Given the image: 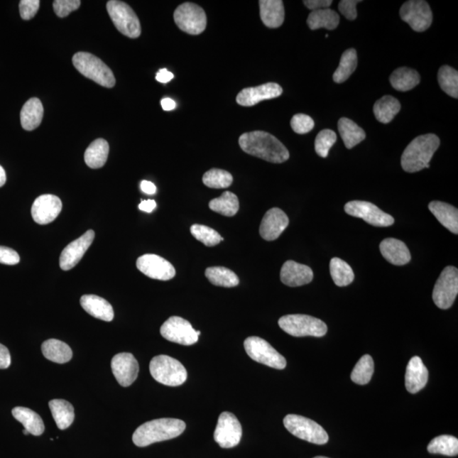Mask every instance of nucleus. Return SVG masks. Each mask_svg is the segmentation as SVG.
<instances>
[{"mask_svg":"<svg viewBox=\"0 0 458 458\" xmlns=\"http://www.w3.org/2000/svg\"><path fill=\"white\" fill-rule=\"evenodd\" d=\"M239 146L247 154L272 163H283L290 158V152L273 135L263 131L243 133Z\"/></svg>","mask_w":458,"mask_h":458,"instance_id":"1","label":"nucleus"},{"mask_svg":"<svg viewBox=\"0 0 458 458\" xmlns=\"http://www.w3.org/2000/svg\"><path fill=\"white\" fill-rule=\"evenodd\" d=\"M186 424L177 418H159L145 422L135 430L133 442L138 447L178 437L185 432Z\"/></svg>","mask_w":458,"mask_h":458,"instance_id":"2","label":"nucleus"},{"mask_svg":"<svg viewBox=\"0 0 458 458\" xmlns=\"http://www.w3.org/2000/svg\"><path fill=\"white\" fill-rule=\"evenodd\" d=\"M440 138L433 133L421 135L409 143L401 156V167L413 173L430 168V161L440 147Z\"/></svg>","mask_w":458,"mask_h":458,"instance_id":"3","label":"nucleus"},{"mask_svg":"<svg viewBox=\"0 0 458 458\" xmlns=\"http://www.w3.org/2000/svg\"><path fill=\"white\" fill-rule=\"evenodd\" d=\"M74 67L89 80L106 88H113L116 78L110 67L95 55L86 52H78L72 58Z\"/></svg>","mask_w":458,"mask_h":458,"instance_id":"4","label":"nucleus"},{"mask_svg":"<svg viewBox=\"0 0 458 458\" xmlns=\"http://www.w3.org/2000/svg\"><path fill=\"white\" fill-rule=\"evenodd\" d=\"M150 371L157 382L168 386H180L187 376V370L180 361L165 355L155 356L151 361Z\"/></svg>","mask_w":458,"mask_h":458,"instance_id":"5","label":"nucleus"},{"mask_svg":"<svg viewBox=\"0 0 458 458\" xmlns=\"http://www.w3.org/2000/svg\"><path fill=\"white\" fill-rule=\"evenodd\" d=\"M278 325L285 333L294 337H322L328 332V327L325 322L302 314L283 316L278 320Z\"/></svg>","mask_w":458,"mask_h":458,"instance_id":"6","label":"nucleus"},{"mask_svg":"<svg viewBox=\"0 0 458 458\" xmlns=\"http://www.w3.org/2000/svg\"><path fill=\"white\" fill-rule=\"evenodd\" d=\"M283 425L290 434L305 442L316 445L329 442V435L324 427L307 418L289 414L283 418Z\"/></svg>","mask_w":458,"mask_h":458,"instance_id":"7","label":"nucleus"},{"mask_svg":"<svg viewBox=\"0 0 458 458\" xmlns=\"http://www.w3.org/2000/svg\"><path fill=\"white\" fill-rule=\"evenodd\" d=\"M107 11L117 30L130 38H137L141 34L138 17L128 4L111 0L107 4Z\"/></svg>","mask_w":458,"mask_h":458,"instance_id":"8","label":"nucleus"},{"mask_svg":"<svg viewBox=\"0 0 458 458\" xmlns=\"http://www.w3.org/2000/svg\"><path fill=\"white\" fill-rule=\"evenodd\" d=\"M244 347L248 356L257 363L276 369L281 370L286 368L287 363L285 357L265 339L252 336L244 340Z\"/></svg>","mask_w":458,"mask_h":458,"instance_id":"9","label":"nucleus"},{"mask_svg":"<svg viewBox=\"0 0 458 458\" xmlns=\"http://www.w3.org/2000/svg\"><path fill=\"white\" fill-rule=\"evenodd\" d=\"M173 18L178 28L190 35L202 33L207 28L206 12L196 4H182L174 12Z\"/></svg>","mask_w":458,"mask_h":458,"instance_id":"10","label":"nucleus"},{"mask_svg":"<svg viewBox=\"0 0 458 458\" xmlns=\"http://www.w3.org/2000/svg\"><path fill=\"white\" fill-rule=\"evenodd\" d=\"M458 294V270L449 266L440 274L433 290V300L440 309L447 310L454 303Z\"/></svg>","mask_w":458,"mask_h":458,"instance_id":"11","label":"nucleus"},{"mask_svg":"<svg viewBox=\"0 0 458 458\" xmlns=\"http://www.w3.org/2000/svg\"><path fill=\"white\" fill-rule=\"evenodd\" d=\"M400 16L403 21L409 24L415 32H425L433 21V13L424 0H410L400 9Z\"/></svg>","mask_w":458,"mask_h":458,"instance_id":"12","label":"nucleus"},{"mask_svg":"<svg viewBox=\"0 0 458 458\" xmlns=\"http://www.w3.org/2000/svg\"><path fill=\"white\" fill-rule=\"evenodd\" d=\"M160 334L169 342L192 346L198 342L200 331H196L190 322L180 317H171L160 328Z\"/></svg>","mask_w":458,"mask_h":458,"instance_id":"13","label":"nucleus"},{"mask_svg":"<svg viewBox=\"0 0 458 458\" xmlns=\"http://www.w3.org/2000/svg\"><path fill=\"white\" fill-rule=\"evenodd\" d=\"M344 211L351 217H359L374 227H390L395 219L389 214L383 212L373 203L353 200L344 206Z\"/></svg>","mask_w":458,"mask_h":458,"instance_id":"14","label":"nucleus"},{"mask_svg":"<svg viewBox=\"0 0 458 458\" xmlns=\"http://www.w3.org/2000/svg\"><path fill=\"white\" fill-rule=\"evenodd\" d=\"M242 427L233 413L224 412L218 418L214 440L222 448H233L241 442Z\"/></svg>","mask_w":458,"mask_h":458,"instance_id":"15","label":"nucleus"},{"mask_svg":"<svg viewBox=\"0 0 458 458\" xmlns=\"http://www.w3.org/2000/svg\"><path fill=\"white\" fill-rule=\"evenodd\" d=\"M137 268L147 277L158 280L168 281L176 275L175 268L168 261L154 254H146L139 257Z\"/></svg>","mask_w":458,"mask_h":458,"instance_id":"16","label":"nucleus"},{"mask_svg":"<svg viewBox=\"0 0 458 458\" xmlns=\"http://www.w3.org/2000/svg\"><path fill=\"white\" fill-rule=\"evenodd\" d=\"M95 234L93 230L87 231L80 238L70 243L61 253L60 267L64 271L72 269L80 263L94 239Z\"/></svg>","mask_w":458,"mask_h":458,"instance_id":"17","label":"nucleus"},{"mask_svg":"<svg viewBox=\"0 0 458 458\" xmlns=\"http://www.w3.org/2000/svg\"><path fill=\"white\" fill-rule=\"evenodd\" d=\"M111 369L121 386L129 387L136 381L139 372L138 361L128 352L119 353L111 360Z\"/></svg>","mask_w":458,"mask_h":458,"instance_id":"18","label":"nucleus"},{"mask_svg":"<svg viewBox=\"0 0 458 458\" xmlns=\"http://www.w3.org/2000/svg\"><path fill=\"white\" fill-rule=\"evenodd\" d=\"M62 210V202L58 196L43 195L33 202L32 216L38 224L46 225L55 221Z\"/></svg>","mask_w":458,"mask_h":458,"instance_id":"19","label":"nucleus"},{"mask_svg":"<svg viewBox=\"0 0 458 458\" xmlns=\"http://www.w3.org/2000/svg\"><path fill=\"white\" fill-rule=\"evenodd\" d=\"M282 94L283 89L280 85L275 82H268L263 85L244 89L237 95L236 102L239 106L250 107L263 100L279 97Z\"/></svg>","mask_w":458,"mask_h":458,"instance_id":"20","label":"nucleus"},{"mask_svg":"<svg viewBox=\"0 0 458 458\" xmlns=\"http://www.w3.org/2000/svg\"><path fill=\"white\" fill-rule=\"evenodd\" d=\"M289 217L281 209H270L261 221L260 234L261 238L267 241H273L277 239L289 225Z\"/></svg>","mask_w":458,"mask_h":458,"instance_id":"21","label":"nucleus"},{"mask_svg":"<svg viewBox=\"0 0 458 458\" xmlns=\"http://www.w3.org/2000/svg\"><path fill=\"white\" fill-rule=\"evenodd\" d=\"M429 379V371L420 357L413 356L405 371V389L411 394H416L424 389Z\"/></svg>","mask_w":458,"mask_h":458,"instance_id":"22","label":"nucleus"},{"mask_svg":"<svg viewBox=\"0 0 458 458\" xmlns=\"http://www.w3.org/2000/svg\"><path fill=\"white\" fill-rule=\"evenodd\" d=\"M280 278L283 285L299 287L312 281L313 272L307 265L300 264L294 261H287L283 265Z\"/></svg>","mask_w":458,"mask_h":458,"instance_id":"23","label":"nucleus"},{"mask_svg":"<svg viewBox=\"0 0 458 458\" xmlns=\"http://www.w3.org/2000/svg\"><path fill=\"white\" fill-rule=\"evenodd\" d=\"M379 249L383 256L391 264L403 266L411 261V253L408 246L399 239L393 238L383 239Z\"/></svg>","mask_w":458,"mask_h":458,"instance_id":"24","label":"nucleus"},{"mask_svg":"<svg viewBox=\"0 0 458 458\" xmlns=\"http://www.w3.org/2000/svg\"><path fill=\"white\" fill-rule=\"evenodd\" d=\"M80 303L85 312L98 320L111 322L114 318L112 305L107 300L99 298L98 295H82Z\"/></svg>","mask_w":458,"mask_h":458,"instance_id":"25","label":"nucleus"},{"mask_svg":"<svg viewBox=\"0 0 458 458\" xmlns=\"http://www.w3.org/2000/svg\"><path fill=\"white\" fill-rule=\"evenodd\" d=\"M261 19L266 27L278 28L285 21V6L281 0H261Z\"/></svg>","mask_w":458,"mask_h":458,"instance_id":"26","label":"nucleus"},{"mask_svg":"<svg viewBox=\"0 0 458 458\" xmlns=\"http://www.w3.org/2000/svg\"><path fill=\"white\" fill-rule=\"evenodd\" d=\"M429 209L440 224L452 233L458 234V211L456 207L442 202H432Z\"/></svg>","mask_w":458,"mask_h":458,"instance_id":"27","label":"nucleus"},{"mask_svg":"<svg viewBox=\"0 0 458 458\" xmlns=\"http://www.w3.org/2000/svg\"><path fill=\"white\" fill-rule=\"evenodd\" d=\"M43 107L40 99L32 98L25 103L21 111V124L25 130L33 131L41 124Z\"/></svg>","mask_w":458,"mask_h":458,"instance_id":"28","label":"nucleus"},{"mask_svg":"<svg viewBox=\"0 0 458 458\" xmlns=\"http://www.w3.org/2000/svg\"><path fill=\"white\" fill-rule=\"evenodd\" d=\"M12 415L28 433L35 436L41 435L45 432V427L43 420L38 413L27 408L16 407L12 410Z\"/></svg>","mask_w":458,"mask_h":458,"instance_id":"29","label":"nucleus"},{"mask_svg":"<svg viewBox=\"0 0 458 458\" xmlns=\"http://www.w3.org/2000/svg\"><path fill=\"white\" fill-rule=\"evenodd\" d=\"M42 352L48 360L60 364L68 363L72 357V351L68 344L55 339L43 342Z\"/></svg>","mask_w":458,"mask_h":458,"instance_id":"30","label":"nucleus"},{"mask_svg":"<svg viewBox=\"0 0 458 458\" xmlns=\"http://www.w3.org/2000/svg\"><path fill=\"white\" fill-rule=\"evenodd\" d=\"M52 416L60 430H67L72 425L75 413L73 405L67 400L62 399L52 400L49 403Z\"/></svg>","mask_w":458,"mask_h":458,"instance_id":"31","label":"nucleus"},{"mask_svg":"<svg viewBox=\"0 0 458 458\" xmlns=\"http://www.w3.org/2000/svg\"><path fill=\"white\" fill-rule=\"evenodd\" d=\"M338 129L344 146L347 149H352L366 138L364 130L351 119L342 117L338 122Z\"/></svg>","mask_w":458,"mask_h":458,"instance_id":"32","label":"nucleus"},{"mask_svg":"<svg viewBox=\"0 0 458 458\" xmlns=\"http://www.w3.org/2000/svg\"><path fill=\"white\" fill-rule=\"evenodd\" d=\"M109 151V143L103 138L96 139L90 143L84 153L85 163L93 169L102 168L107 163Z\"/></svg>","mask_w":458,"mask_h":458,"instance_id":"33","label":"nucleus"},{"mask_svg":"<svg viewBox=\"0 0 458 458\" xmlns=\"http://www.w3.org/2000/svg\"><path fill=\"white\" fill-rule=\"evenodd\" d=\"M421 78L415 70L408 67L396 69L391 74L390 81L391 86L397 91L407 92L420 84Z\"/></svg>","mask_w":458,"mask_h":458,"instance_id":"34","label":"nucleus"},{"mask_svg":"<svg viewBox=\"0 0 458 458\" xmlns=\"http://www.w3.org/2000/svg\"><path fill=\"white\" fill-rule=\"evenodd\" d=\"M400 103L392 96H383L377 100L374 107L375 117L381 124H389L400 111Z\"/></svg>","mask_w":458,"mask_h":458,"instance_id":"35","label":"nucleus"},{"mask_svg":"<svg viewBox=\"0 0 458 458\" xmlns=\"http://www.w3.org/2000/svg\"><path fill=\"white\" fill-rule=\"evenodd\" d=\"M307 24L310 29L312 30L322 28L328 30H334L339 24V16L337 12L330 10V9L313 11L310 13L307 18Z\"/></svg>","mask_w":458,"mask_h":458,"instance_id":"36","label":"nucleus"},{"mask_svg":"<svg viewBox=\"0 0 458 458\" xmlns=\"http://www.w3.org/2000/svg\"><path fill=\"white\" fill-rule=\"evenodd\" d=\"M209 207L222 216L234 217L239 212V199L232 192L226 191L220 197L212 200L209 203Z\"/></svg>","mask_w":458,"mask_h":458,"instance_id":"37","label":"nucleus"},{"mask_svg":"<svg viewBox=\"0 0 458 458\" xmlns=\"http://www.w3.org/2000/svg\"><path fill=\"white\" fill-rule=\"evenodd\" d=\"M427 450L431 454L456 457L458 454V440L452 435H440L431 440Z\"/></svg>","mask_w":458,"mask_h":458,"instance_id":"38","label":"nucleus"},{"mask_svg":"<svg viewBox=\"0 0 458 458\" xmlns=\"http://www.w3.org/2000/svg\"><path fill=\"white\" fill-rule=\"evenodd\" d=\"M330 273L335 285L339 287L351 285L355 278L351 266L338 257L330 261Z\"/></svg>","mask_w":458,"mask_h":458,"instance_id":"39","label":"nucleus"},{"mask_svg":"<svg viewBox=\"0 0 458 458\" xmlns=\"http://www.w3.org/2000/svg\"><path fill=\"white\" fill-rule=\"evenodd\" d=\"M357 67V54L354 49L344 51L337 69L334 73L333 80L336 84L346 82Z\"/></svg>","mask_w":458,"mask_h":458,"instance_id":"40","label":"nucleus"},{"mask_svg":"<svg viewBox=\"0 0 458 458\" xmlns=\"http://www.w3.org/2000/svg\"><path fill=\"white\" fill-rule=\"evenodd\" d=\"M206 277L212 285L225 288L239 285V279L230 269L224 267H212L206 270Z\"/></svg>","mask_w":458,"mask_h":458,"instance_id":"41","label":"nucleus"},{"mask_svg":"<svg viewBox=\"0 0 458 458\" xmlns=\"http://www.w3.org/2000/svg\"><path fill=\"white\" fill-rule=\"evenodd\" d=\"M374 372V363L372 356L364 355L357 361L354 369H353L351 378L357 385H368L372 379Z\"/></svg>","mask_w":458,"mask_h":458,"instance_id":"42","label":"nucleus"},{"mask_svg":"<svg viewBox=\"0 0 458 458\" xmlns=\"http://www.w3.org/2000/svg\"><path fill=\"white\" fill-rule=\"evenodd\" d=\"M438 81L440 88L451 97L458 98V72L457 70L443 65L438 72Z\"/></svg>","mask_w":458,"mask_h":458,"instance_id":"43","label":"nucleus"},{"mask_svg":"<svg viewBox=\"0 0 458 458\" xmlns=\"http://www.w3.org/2000/svg\"><path fill=\"white\" fill-rule=\"evenodd\" d=\"M233 176L225 170L213 168L203 176L204 185L212 189H226L233 183Z\"/></svg>","mask_w":458,"mask_h":458,"instance_id":"44","label":"nucleus"},{"mask_svg":"<svg viewBox=\"0 0 458 458\" xmlns=\"http://www.w3.org/2000/svg\"><path fill=\"white\" fill-rule=\"evenodd\" d=\"M190 232L197 241L203 243L205 246L208 247L215 246L224 241V238L216 230L209 228L207 226L200 224L192 225Z\"/></svg>","mask_w":458,"mask_h":458,"instance_id":"45","label":"nucleus"},{"mask_svg":"<svg viewBox=\"0 0 458 458\" xmlns=\"http://www.w3.org/2000/svg\"><path fill=\"white\" fill-rule=\"evenodd\" d=\"M337 141V135L330 129L322 130L315 139V151L322 158L329 156L331 148Z\"/></svg>","mask_w":458,"mask_h":458,"instance_id":"46","label":"nucleus"},{"mask_svg":"<svg viewBox=\"0 0 458 458\" xmlns=\"http://www.w3.org/2000/svg\"><path fill=\"white\" fill-rule=\"evenodd\" d=\"M290 125L295 133L305 134L311 132L315 124L311 116L305 114H296L292 117Z\"/></svg>","mask_w":458,"mask_h":458,"instance_id":"47","label":"nucleus"},{"mask_svg":"<svg viewBox=\"0 0 458 458\" xmlns=\"http://www.w3.org/2000/svg\"><path fill=\"white\" fill-rule=\"evenodd\" d=\"M80 6V0H55L53 3L55 14L61 18L77 11Z\"/></svg>","mask_w":458,"mask_h":458,"instance_id":"48","label":"nucleus"},{"mask_svg":"<svg viewBox=\"0 0 458 458\" xmlns=\"http://www.w3.org/2000/svg\"><path fill=\"white\" fill-rule=\"evenodd\" d=\"M39 6V0H21L19 4L21 18L26 21L33 19L38 13Z\"/></svg>","mask_w":458,"mask_h":458,"instance_id":"49","label":"nucleus"},{"mask_svg":"<svg viewBox=\"0 0 458 458\" xmlns=\"http://www.w3.org/2000/svg\"><path fill=\"white\" fill-rule=\"evenodd\" d=\"M359 0H342L339 3V10L347 19L353 21L356 18V4Z\"/></svg>","mask_w":458,"mask_h":458,"instance_id":"50","label":"nucleus"},{"mask_svg":"<svg viewBox=\"0 0 458 458\" xmlns=\"http://www.w3.org/2000/svg\"><path fill=\"white\" fill-rule=\"evenodd\" d=\"M20 263L18 253L12 249L0 246V263L6 265H16Z\"/></svg>","mask_w":458,"mask_h":458,"instance_id":"51","label":"nucleus"},{"mask_svg":"<svg viewBox=\"0 0 458 458\" xmlns=\"http://www.w3.org/2000/svg\"><path fill=\"white\" fill-rule=\"evenodd\" d=\"M303 3L305 6H307L309 10L313 11L329 9L333 1L332 0H305Z\"/></svg>","mask_w":458,"mask_h":458,"instance_id":"52","label":"nucleus"},{"mask_svg":"<svg viewBox=\"0 0 458 458\" xmlns=\"http://www.w3.org/2000/svg\"><path fill=\"white\" fill-rule=\"evenodd\" d=\"M11 364L10 351L6 347L0 344V369H6Z\"/></svg>","mask_w":458,"mask_h":458,"instance_id":"53","label":"nucleus"},{"mask_svg":"<svg viewBox=\"0 0 458 458\" xmlns=\"http://www.w3.org/2000/svg\"><path fill=\"white\" fill-rule=\"evenodd\" d=\"M174 77L173 74L171 72H169L167 69H161L156 74V80L161 82V84H167V82L171 81Z\"/></svg>","mask_w":458,"mask_h":458,"instance_id":"54","label":"nucleus"},{"mask_svg":"<svg viewBox=\"0 0 458 458\" xmlns=\"http://www.w3.org/2000/svg\"><path fill=\"white\" fill-rule=\"evenodd\" d=\"M156 207V203L155 200H143V202L139 204L138 208L139 210H141L145 212L151 213L155 210Z\"/></svg>","mask_w":458,"mask_h":458,"instance_id":"55","label":"nucleus"},{"mask_svg":"<svg viewBox=\"0 0 458 458\" xmlns=\"http://www.w3.org/2000/svg\"><path fill=\"white\" fill-rule=\"evenodd\" d=\"M141 189L143 193L147 195H154L156 192V187L154 183L146 180L141 182Z\"/></svg>","mask_w":458,"mask_h":458,"instance_id":"56","label":"nucleus"},{"mask_svg":"<svg viewBox=\"0 0 458 458\" xmlns=\"http://www.w3.org/2000/svg\"><path fill=\"white\" fill-rule=\"evenodd\" d=\"M160 104L161 107H163V110L165 111H173L177 106L176 102L170 98H164L163 99H161Z\"/></svg>","mask_w":458,"mask_h":458,"instance_id":"57","label":"nucleus"},{"mask_svg":"<svg viewBox=\"0 0 458 458\" xmlns=\"http://www.w3.org/2000/svg\"><path fill=\"white\" fill-rule=\"evenodd\" d=\"M6 182V174L4 169L0 165V187L4 185V183Z\"/></svg>","mask_w":458,"mask_h":458,"instance_id":"58","label":"nucleus"},{"mask_svg":"<svg viewBox=\"0 0 458 458\" xmlns=\"http://www.w3.org/2000/svg\"><path fill=\"white\" fill-rule=\"evenodd\" d=\"M23 434H24V435H28L29 433H28V430H23Z\"/></svg>","mask_w":458,"mask_h":458,"instance_id":"59","label":"nucleus"},{"mask_svg":"<svg viewBox=\"0 0 458 458\" xmlns=\"http://www.w3.org/2000/svg\"><path fill=\"white\" fill-rule=\"evenodd\" d=\"M313 458H329V457L320 456V457H313Z\"/></svg>","mask_w":458,"mask_h":458,"instance_id":"60","label":"nucleus"}]
</instances>
